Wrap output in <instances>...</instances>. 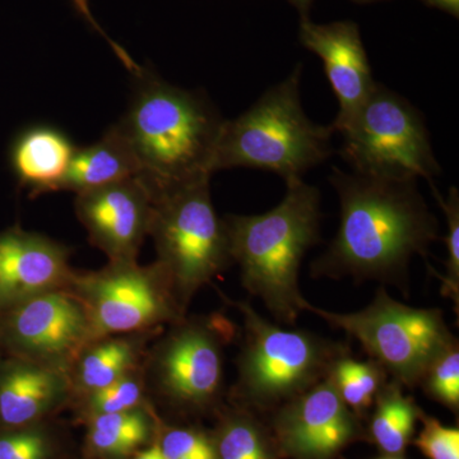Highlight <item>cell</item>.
<instances>
[{
  "label": "cell",
  "mask_w": 459,
  "mask_h": 459,
  "mask_svg": "<svg viewBox=\"0 0 459 459\" xmlns=\"http://www.w3.org/2000/svg\"><path fill=\"white\" fill-rule=\"evenodd\" d=\"M138 175L140 166L137 160L115 123L95 143L75 148L74 155L54 192L80 195Z\"/></svg>",
  "instance_id": "d6986e66"
},
{
  "label": "cell",
  "mask_w": 459,
  "mask_h": 459,
  "mask_svg": "<svg viewBox=\"0 0 459 459\" xmlns=\"http://www.w3.org/2000/svg\"><path fill=\"white\" fill-rule=\"evenodd\" d=\"M210 179L192 181L155 197L150 237L156 261L168 272L186 312L202 287L234 264L225 221L211 199Z\"/></svg>",
  "instance_id": "52a82bcc"
},
{
  "label": "cell",
  "mask_w": 459,
  "mask_h": 459,
  "mask_svg": "<svg viewBox=\"0 0 459 459\" xmlns=\"http://www.w3.org/2000/svg\"><path fill=\"white\" fill-rule=\"evenodd\" d=\"M155 197L141 177L115 181L75 195L78 221L90 243L108 262H137L144 238L150 237Z\"/></svg>",
  "instance_id": "4fadbf2b"
},
{
  "label": "cell",
  "mask_w": 459,
  "mask_h": 459,
  "mask_svg": "<svg viewBox=\"0 0 459 459\" xmlns=\"http://www.w3.org/2000/svg\"><path fill=\"white\" fill-rule=\"evenodd\" d=\"M360 2H369V0H360Z\"/></svg>",
  "instance_id": "836d02e7"
},
{
  "label": "cell",
  "mask_w": 459,
  "mask_h": 459,
  "mask_svg": "<svg viewBox=\"0 0 459 459\" xmlns=\"http://www.w3.org/2000/svg\"><path fill=\"white\" fill-rule=\"evenodd\" d=\"M0 434V459H51L54 444L41 422Z\"/></svg>",
  "instance_id": "4316f807"
},
{
  "label": "cell",
  "mask_w": 459,
  "mask_h": 459,
  "mask_svg": "<svg viewBox=\"0 0 459 459\" xmlns=\"http://www.w3.org/2000/svg\"><path fill=\"white\" fill-rule=\"evenodd\" d=\"M77 11L80 12L81 14L84 17V20L92 26V29H95L96 31L108 41V44L110 45L111 49H113L114 53L117 54V56L119 57L120 62L123 63L124 65L126 66L129 72L132 74H137V72L141 71L142 66L138 65L134 60L132 59L131 56L126 53V50H124L120 45H117V42L111 40L110 38L107 35V32L101 29V26L96 22L95 17L91 13L89 0H72Z\"/></svg>",
  "instance_id": "f1b7e54d"
},
{
  "label": "cell",
  "mask_w": 459,
  "mask_h": 459,
  "mask_svg": "<svg viewBox=\"0 0 459 459\" xmlns=\"http://www.w3.org/2000/svg\"><path fill=\"white\" fill-rule=\"evenodd\" d=\"M238 325L225 314L184 316L166 327L143 364L148 398L156 395L181 412L217 410L225 394L226 347Z\"/></svg>",
  "instance_id": "8992f818"
},
{
  "label": "cell",
  "mask_w": 459,
  "mask_h": 459,
  "mask_svg": "<svg viewBox=\"0 0 459 459\" xmlns=\"http://www.w3.org/2000/svg\"><path fill=\"white\" fill-rule=\"evenodd\" d=\"M329 181L340 198V228L314 262V276L394 281L439 238V222L418 181L377 179L336 166Z\"/></svg>",
  "instance_id": "6da1fadb"
},
{
  "label": "cell",
  "mask_w": 459,
  "mask_h": 459,
  "mask_svg": "<svg viewBox=\"0 0 459 459\" xmlns=\"http://www.w3.org/2000/svg\"><path fill=\"white\" fill-rule=\"evenodd\" d=\"M272 434L282 459H340L367 440L362 421L338 394L331 376L271 413Z\"/></svg>",
  "instance_id": "7c38bea8"
},
{
  "label": "cell",
  "mask_w": 459,
  "mask_h": 459,
  "mask_svg": "<svg viewBox=\"0 0 459 459\" xmlns=\"http://www.w3.org/2000/svg\"><path fill=\"white\" fill-rule=\"evenodd\" d=\"M72 250L47 235L12 226L0 231V316L36 296L66 290Z\"/></svg>",
  "instance_id": "5bb4252c"
},
{
  "label": "cell",
  "mask_w": 459,
  "mask_h": 459,
  "mask_svg": "<svg viewBox=\"0 0 459 459\" xmlns=\"http://www.w3.org/2000/svg\"><path fill=\"white\" fill-rule=\"evenodd\" d=\"M403 389L395 380H388L377 395L373 412L365 428L367 440L388 457L406 455L424 413L411 395L404 394Z\"/></svg>",
  "instance_id": "ffe728a7"
},
{
  "label": "cell",
  "mask_w": 459,
  "mask_h": 459,
  "mask_svg": "<svg viewBox=\"0 0 459 459\" xmlns=\"http://www.w3.org/2000/svg\"><path fill=\"white\" fill-rule=\"evenodd\" d=\"M329 376L344 403L361 421L369 416L377 395L389 380L388 374L377 362L371 359L356 360L351 352L334 361Z\"/></svg>",
  "instance_id": "7402d4cb"
},
{
  "label": "cell",
  "mask_w": 459,
  "mask_h": 459,
  "mask_svg": "<svg viewBox=\"0 0 459 459\" xmlns=\"http://www.w3.org/2000/svg\"><path fill=\"white\" fill-rule=\"evenodd\" d=\"M340 459H344V458L341 457ZM377 459H403V457H388V455H383L382 458H377Z\"/></svg>",
  "instance_id": "d6a6232c"
},
{
  "label": "cell",
  "mask_w": 459,
  "mask_h": 459,
  "mask_svg": "<svg viewBox=\"0 0 459 459\" xmlns=\"http://www.w3.org/2000/svg\"><path fill=\"white\" fill-rule=\"evenodd\" d=\"M419 386L430 400L443 404L452 412L459 411V346L449 344L433 361L420 379Z\"/></svg>",
  "instance_id": "cb8c5ba5"
},
{
  "label": "cell",
  "mask_w": 459,
  "mask_h": 459,
  "mask_svg": "<svg viewBox=\"0 0 459 459\" xmlns=\"http://www.w3.org/2000/svg\"><path fill=\"white\" fill-rule=\"evenodd\" d=\"M304 310L355 338L369 359L403 388L419 386L429 364L455 341L442 310L402 304L383 287L377 290L373 303L360 312H328L307 300Z\"/></svg>",
  "instance_id": "9c48e42d"
},
{
  "label": "cell",
  "mask_w": 459,
  "mask_h": 459,
  "mask_svg": "<svg viewBox=\"0 0 459 459\" xmlns=\"http://www.w3.org/2000/svg\"><path fill=\"white\" fill-rule=\"evenodd\" d=\"M89 316L93 340L111 334L161 331L186 316L168 272L159 262H108L77 272L68 287Z\"/></svg>",
  "instance_id": "30bf717a"
},
{
  "label": "cell",
  "mask_w": 459,
  "mask_h": 459,
  "mask_svg": "<svg viewBox=\"0 0 459 459\" xmlns=\"http://www.w3.org/2000/svg\"><path fill=\"white\" fill-rule=\"evenodd\" d=\"M71 403H75L81 418L86 421L95 416L124 412L150 403L143 367L104 388L74 398Z\"/></svg>",
  "instance_id": "603a6c76"
},
{
  "label": "cell",
  "mask_w": 459,
  "mask_h": 459,
  "mask_svg": "<svg viewBox=\"0 0 459 459\" xmlns=\"http://www.w3.org/2000/svg\"><path fill=\"white\" fill-rule=\"evenodd\" d=\"M91 341L86 309L68 289L36 296L0 316V349L9 358L68 373Z\"/></svg>",
  "instance_id": "8fae6325"
},
{
  "label": "cell",
  "mask_w": 459,
  "mask_h": 459,
  "mask_svg": "<svg viewBox=\"0 0 459 459\" xmlns=\"http://www.w3.org/2000/svg\"><path fill=\"white\" fill-rule=\"evenodd\" d=\"M129 459H168L164 453H162L160 446H157V443L150 444L146 448L141 449L135 453L134 455H132Z\"/></svg>",
  "instance_id": "f546056e"
},
{
  "label": "cell",
  "mask_w": 459,
  "mask_h": 459,
  "mask_svg": "<svg viewBox=\"0 0 459 459\" xmlns=\"http://www.w3.org/2000/svg\"><path fill=\"white\" fill-rule=\"evenodd\" d=\"M435 197L440 208L446 213V237L444 238L446 246V276H439L442 280V292L446 298H451L459 305V193L455 186L449 189L448 195L444 198L437 189L433 188Z\"/></svg>",
  "instance_id": "d4e9b609"
},
{
  "label": "cell",
  "mask_w": 459,
  "mask_h": 459,
  "mask_svg": "<svg viewBox=\"0 0 459 459\" xmlns=\"http://www.w3.org/2000/svg\"><path fill=\"white\" fill-rule=\"evenodd\" d=\"M286 186L285 198L273 210L255 216L228 214L223 221L243 286L261 299L274 319L294 325L307 301L299 289L301 262L319 241L320 192L304 180Z\"/></svg>",
  "instance_id": "3957f363"
},
{
  "label": "cell",
  "mask_w": 459,
  "mask_h": 459,
  "mask_svg": "<svg viewBox=\"0 0 459 459\" xmlns=\"http://www.w3.org/2000/svg\"><path fill=\"white\" fill-rule=\"evenodd\" d=\"M117 123L153 197L211 178L223 119L204 92L180 89L142 68Z\"/></svg>",
  "instance_id": "7a4b0ae2"
},
{
  "label": "cell",
  "mask_w": 459,
  "mask_h": 459,
  "mask_svg": "<svg viewBox=\"0 0 459 459\" xmlns=\"http://www.w3.org/2000/svg\"><path fill=\"white\" fill-rule=\"evenodd\" d=\"M212 437L217 459H282L270 425L238 404L221 411Z\"/></svg>",
  "instance_id": "44dd1931"
},
{
  "label": "cell",
  "mask_w": 459,
  "mask_h": 459,
  "mask_svg": "<svg viewBox=\"0 0 459 459\" xmlns=\"http://www.w3.org/2000/svg\"><path fill=\"white\" fill-rule=\"evenodd\" d=\"M298 65L282 82L274 84L246 113L223 120L212 172L234 168L263 169L286 184L303 180L333 153L332 126L316 124L305 114Z\"/></svg>",
  "instance_id": "277c9868"
},
{
  "label": "cell",
  "mask_w": 459,
  "mask_h": 459,
  "mask_svg": "<svg viewBox=\"0 0 459 459\" xmlns=\"http://www.w3.org/2000/svg\"><path fill=\"white\" fill-rule=\"evenodd\" d=\"M341 156L356 174L389 180L427 179L440 174L424 117L385 84L370 95L340 132Z\"/></svg>",
  "instance_id": "ba28073f"
},
{
  "label": "cell",
  "mask_w": 459,
  "mask_h": 459,
  "mask_svg": "<svg viewBox=\"0 0 459 459\" xmlns=\"http://www.w3.org/2000/svg\"><path fill=\"white\" fill-rule=\"evenodd\" d=\"M71 380L65 371L9 358L0 362V425L17 429L39 424L71 403Z\"/></svg>",
  "instance_id": "2e32d148"
},
{
  "label": "cell",
  "mask_w": 459,
  "mask_h": 459,
  "mask_svg": "<svg viewBox=\"0 0 459 459\" xmlns=\"http://www.w3.org/2000/svg\"><path fill=\"white\" fill-rule=\"evenodd\" d=\"M74 144L51 126H33L12 147L11 164L18 183L31 197L53 193L74 155Z\"/></svg>",
  "instance_id": "ac0fdd59"
},
{
  "label": "cell",
  "mask_w": 459,
  "mask_h": 459,
  "mask_svg": "<svg viewBox=\"0 0 459 459\" xmlns=\"http://www.w3.org/2000/svg\"><path fill=\"white\" fill-rule=\"evenodd\" d=\"M422 424L412 444L429 459H459L458 428L446 427L433 416L422 413Z\"/></svg>",
  "instance_id": "83f0119b"
},
{
  "label": "cell",
  "mask_w": 459,
  "mask_h": 459,
  "mask_svg": "<svg viewBox=\"0 0 459 459\" xmlns=\"http://www.w3.org/2000/svg\"><path fill=\"white\" fill-rule=\"evenodd\" d=\"M223 299L238 310L244 322L238 377L230 400L258 415L273 412L318 385L340 356L351 352L349 344L305 329L280 327L259 316L249 303Z\"/></svg>",
  "instance_id": "5b68a950"
},
{
  "label": "cell",
  "mask_w": 459,
  "mask_h": 459,
  "mask_svg": "<svg viewBox=\"0 0 459 459\" xmlns=\"http://www.w3.org/2000/svg\"><path fill=\"white\" fill-rule=\"evenodd\" d=\"M300 41L325 65L329 84L340 105L331 126L334 132L340 133L351 122L377 83L359 27L350 21L316 25L303 18Z\"/></svg>",
  "instance_id": "9a60e30c"
},
{
  "label": "cell",
  "mask_w": 459,
  "mask_h": 459,
  "mask_svg": "<svg viewBox=\"0 0 459 459\" xmlns=\"http://www.w3.org/2000/svg\"><path fill=\"white\" fill-rule=\"evenodd\" d=\"M156 443L168 459H217L212 434L199 428L164 425Z\"/></svg>",
  "instance_id": "484cf974"
},
{
  "label": "cell",
  "mask_w": 459,
  "mask_h": 459,
  "mask_svg": "<svg viewBox=\"0 0 459 459\" xmlns=\"http://www.w3.org/2000/svg\"><path fill=\"white\" fill-rule=\"evenodd\" d=\"M301 13H307V9L312 5L313 0H290Z\"/></svg>",
  "instance_id": "1f68e13d"
},
{
  "label": "cell",
  "mask_w": 459,
  "mask_h": 459,
  "mask_svg": "<svg viewBox=\"0 0 459 459\" xmlns=\"http://www.w3.org/2000/svg\"><path fill=\"white\" fill-rule=\"evenodd\" d=\"M164 331L111 334L91 341L68 371L72 401L143 367L151 343Z\"/></svg>",
  "instance_id": "e0dca14e"
},
{
  "label": "cell",
  "mask_w": 459,
  "mask_h": 459,
  "mask_svg": "<svg viewBox=\"0 0 459 459\" xmlns=\"http://www.w3.org/2000/svg\"><path fill=\"white\" fill-rule=\"evenodd\" d=\"M428 3L429 5L443 9V11L449 12L453 16L458 17L459 13V0H422Z\"/></svg>",
  "instance_id": "4dcf8cb0"
}]
</instances>
